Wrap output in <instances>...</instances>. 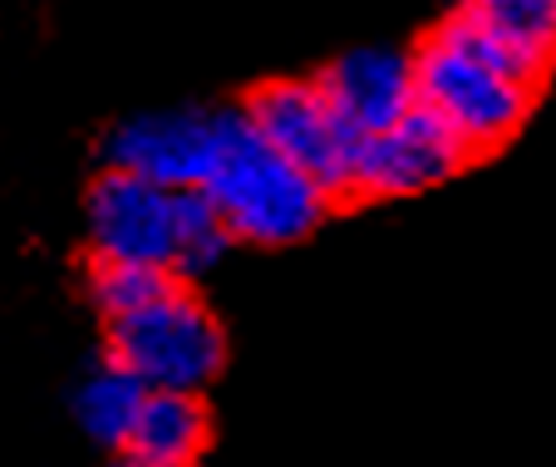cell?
Masks as SVG:
<instances>
[{
    "label": "cell",
    "mask_w": 556,
    "mask_h": 467,
    "mask_svg": "<svg viewBox=\"0 0 556 467\" xmlns=\"http://www.w3.org/2000/svg\"><path fill=\"white\" fill-rule=\"evenodd\" d=\"M109 330H114V359L148 394H202L227 359L222 325L178 286Z\"/></svg>",
    "instance_id": "cell-3"
},
{
    "label": "cell",
    "mask_w": 556,
    "mask_h": 467,
    "mask_svg": "<svg viewBox=\"0 0 556 467\" xmlns=\"http://www.w3.org/2000/svg\"><path fill=\"white\" fill-rule=\"evenodd\" d=\"M207 202L222 212L231 237L256 247H286L326 217V192L295 173L271 143L252 128L247 109L212 114V167L202 182Z\"/></svg>",
    "instance_id": "cell-2"
},
{
    "label": "cell",
    "mask_w": 556,
    "mask_h": 467,
    "mask_svg": "<svg viewBox=\"0 0 556 467\" xmlns=\"http://www.w3.org/2000/svg\"><path fill=\"white\" fill-rule=\"evenodd\" d=\"M231 241L237 237L222 222V212L207 202V192H178V207H173V270L202 276L227 256Z\"/></svg>",
    "instance_id": "cell-12"
},
{
    "label": "cell",
    "mask_w": 556,
    "mask_h": 467,
    "mask_svg": "<svg viewBox=\"0 0 556 467\" xmlns=\"http://www.w3.org/2000/svg\"><path fill=\"white\" fill-rule=\"evenodd\" d=\"M414 89L424 114L439 118L468 153L507 143L532 109V84L517 79L463 11H453L414 54Z\"/></svg>",
    "instance_id": "cell-1"
},
{
    "label": "cell",
    "mask_w": 556,
    "mask_h": 467,
    "mask_svg": "<svg viewBox=\"0 0 556 467\" xmlns=\"http://www.w3.org/2000/svg\"><path fill=\"white\" fill-rule=\"evenodd\" d=\"M168 291H173L168 270H148V266H94V276H89V295L109 315V325L148 311V305L163 301Z\"/></svg>",
    "instance_id": "cell-13"
},
{
    "label": "cell",
    "mask_w": 556,
    "mask_h": 467,
    "mask_svg": "<svg viewBox=\"0 0 556 467\" xmlns=\"http://www.w3.org/2000/svg\"><path fill=\"white\" fill-rule=\"evenodd\" d=\"M252 128L320 192H355L359 138L330 109L320 79H276L247 104Z\"/></svg>",
    "instance_id": "cell-4"
},
{
    "label": "cell",
    "mask_w": 556,
    "mask_h": 467,
    "mask_svg": "<svg viewBox=\"0 0 556 467\" xmlns=\"http://www.w3.org/2000/svg\"><path fill=\"white\" fill-rule=\"evenodd\" d=\"M109 167L163 187L202 192L212 167V114L202 109H157L134 114L109 134Z\"/></svg>",
    "instance_id": "cell-6"
},
{
    "label": "cell",
    "mask_w": 556,
    "mask_h": 467,
    "mask_svg": "<svg viewBox=\"0 0 556 467\" xmlns=\"http://www.w3.org/2000/svg\"><path fill=\"white\" fill-rule=\"evenodd\" d=\"M70 404H74V424L85 428L94 443L124 453V447L134 443V428H138V414H143V404H148V389L138 384L118 359H104V364L79 374Z\"/></svg>",
    "instance_id": "cell-10"
},
{
    "label": "cell",
    "mask_w": 556,
    "mask_h": 467,
    "mask_svg": "<svg viewBox=\"0 0 556 467\" xmlns=\"http://www.w3.org/2000/svg\"><path fill=\"white\" fill-rule=\"evenodd\" d=\"M330 109L345 118V128L365 143V138L389 134L394 124L419 109V89H414V54L394 50V45H359V50L340 54L326 74H320Z\"/></svg>",
    "instance_id": "cell-7"
},
{
    "label": "cell",
    "mask_w": 556,
    "mask_h": 467,
    "mask_svg": "<svg viewBox=\"0 0 556 467\" xmlns=\"http://www.w3.org/2000/svg\"><path fill=\"white\" fill-rule=\"evenodd\" d=\"M463 163H468V148L439 118L414 109L389 134L359 143L355 192H365V198H414V192H429V187L448 182Z\"/></svg>",
    "instance_id": "cell-8"
},
{
    "label": "cell",
    "mask_w": 556,
    "mask_h": 467,
    "mask_svg": "<svg viewBox=\"0 0 556 467\" xmlns=\"http://www.w3.org/2000/svg\"><path fill=\"white\" fill-rule=\"evenodd\" d=\"M463 15L513 64L517 79L536 84L556 64V0H472Z\"/></svg>",
    "instance_id": "cell-9"
},
{
    "label": "cell",
    "mask_w": 556,
    "mask_h": 467,
    "mask_svg": "<svg viewBox=\"0 0 556 467\" xmlns=\"http://www.w3.org/2000/svg\"><path fill=\"white\" fill-rule=\"evenodd\" d=\"M114 467H157V463H148V457H138V453H128V447H124V453H118V463Z\"/></svg>",
    "instance_id": "cell-14"
},
{
    "label": "cell",
    "mask_w": 556,
    "mask_h": 467,
    "mask_svg": "<svg viewBox=\"0 0 556 467\" xmlns=\"http://www.w3.org/2000/svg\"><path fill=\"white\" fill-rule=\"evenodd\" d=\"M173 207L178 192L109 167L89 187V241L99 266H148L173 276Z\"/></svg>",
    "instance_id": "cell-5"
},
{
    "label": "cell",
    "mask_w": 556,
    "mask_h": 467,
    "mask_svg": "<svg viewBox=\"0 0 556 467\" xmlns=\"http://www.w3.org/2000/svg\"><path fill=\"white\" fill-rule=\"evenodd\" d=\"M207 447V408L198 394H148L128 453L157 467H192Z\"/></svg>",
    "instance_id": "cell-11"
}]
</instances>
